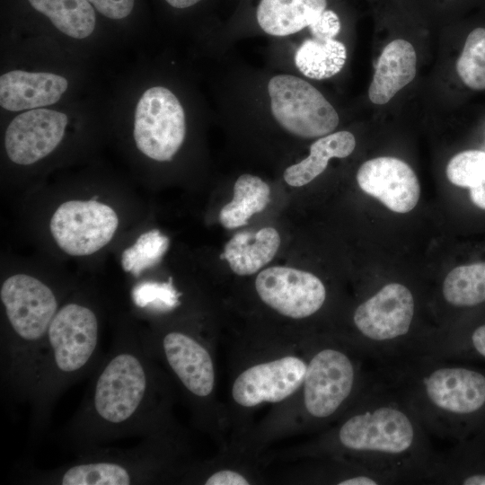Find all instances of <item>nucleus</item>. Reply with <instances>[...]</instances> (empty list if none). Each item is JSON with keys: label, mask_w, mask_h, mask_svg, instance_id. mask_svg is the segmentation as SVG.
Returning a JSON list of instances; mask_svg holds the SVG:
<instances>
[{"label": "nucleus", "mask_w": 485, "mask_h": 485, "mask_svg": "<svg viewBox=\"0 0 485 485\" xmlns=\"http://www.w3.org/2000/svg\"><path fill=\"white\" fill-rule=\"evenodd\" d=\"M169 238L158 229L140 234L136 242L125 249L120 262L126 272L139 277L144 270L159 263L169 248Z\"/></svg>", "instance_id": "nucleus-26"}, {"label": "nucleus", "mask_w": 485, "mask_h": 485, "mask_svg": "<svg viewBox=\"0 0 485 485\" xmlns=\"http://www.w3.org/2000/svg\"><path fill=\"white\" fill-rule=\"evenodd\" d=\"M68 123L65 112L48 108L19 113L4 132L7 157L18 165H31L44 159L62 142Z\"/></svg>", "instance_id": "nucleus-14"}, {"label": "nucleus", "mask_w": 485, "mask_h": 485, "mask_svg": "<svg viewBox=\"0 0 485 485\" xmlns=\"http://www.w3.org/2000/svg\"><path fill=\"white\" fill-rule=\"evenodd\" d=\"M68 86L62 75L10 70L0 76V106L8 111L46 108L58 102Z\"/></svg>", "instance_id": "nucleus-16"}, {"label": "nucleus", "mask_w": 485, "mask_h": 485, "mask_svg": "<svg viewBox=\"0 0 485 485\" xmlns=\"http://www.w3.org/2000/svg\"><path fill=\"white\" fill-rule=\"evenodd\" d=\"M100 13L112 20L128 17L133 8L135 0H87Z\"/></svg>", "instance_id": "nucleus-32"}, {"label": "nucleus", "mask_w": 485, "mask_h": 485, "mask_svg": "<svg viewBox=\"0 0 485 485\" xmlns=\"http://www.w3.org/2000/svg\"><path fill=\"white\" fill-rule=\"evenodd\" d=\"M183 481L205 485H250L256 483L252 472L243 465L220 464L218 461L185 468Z\"/></svg>", "instance_id": "nucleus-28"}, {"label": "nucleus", "mask_w": 485, "mask_h": 485, "mask_svg": "<svg viewBox=\"0 0 485 485\" xmlns=\"http://www.w3.org/2000/svg\"><path fill=\"white\" fill-rule=\"evenodd\" d=\"M144 340L182 392L198 425L216 433L221 417L216 403V370L212 343L178 328Z\"/></svg>", "instance_id": "nucleus-8"}, {"label": "nucleus", "mask_w": 485, "mask_h": 485, "mask_svg": "<svg viewBox=\"0 0 485 485\" xmlns=\"http://www.w3.org/2000/svg\"><path fill=\"white\" fill-rule=\"evenodd\" d=\"M294 58L297 69L304 76L322 80L337 75L343 68L347 49L335 39L319 40L312 38L299 45Z\"/></svg>", "instance_id": "nucleus-24"}, {"label": "nucleus", "mask_w": 485, "mask_h": 485, "mask_svg": "<svg viewBox=\"0 0 485 485\" xmlns=\"http://www.w3.org/2000/svg\"><path fill=\"white\" fill-rule=\"evenodd\" d=\"M270 188L259 176L245 173L234 185L233 199L219 213V222L226 229L246 225L251 216L266 208Z\"/></svg>", "instance_id": "nucleus-22"}, {"label": "nucleus", "mask_w": 485, "mask_h": 485, "mask_svg": "<svg viewBox=\"0 0 485 485\" xmlns=\"http://www.w3.org/2000/svg\"><path fill=\"white\" fill-rule=\"evenodd\" d=\"M259 352L236 369L231 382V404L238 415L287 401L300 388L306 373L304 340L263 343Z\"/></svg>", "instance_id": "nucleus-9"}, {"label": "nucleus", "mask_w": 485, "mask_h": 485, "mask_svg": "<svg viewBox=\"0 0 485 485\" xmlns=\"http://www.w3.org/2000/svg\"><path fill=\"white\" fill-rule=\"evenodd\" d=\"M269 110L289 134L315 138L332 133L339 125L337 110L324 95L304 79L278 74L267 84Z\"/></svg>", "instance_id": "nucleus-10"}, {"label": "nucleus", "mask_w": 485, "mask_h": 485, "mask_svg": "<svg viewBox=\"0 0 485 485\" xmlns=\"http://www.w3.org/2000/svg\"><path fill=\"white\" fill-rule=\"evenodd\" d=\"M304 344L307 368L300 388L243 436V445L253 454L287 435L324 430L376 378L364 366L366 357L336 335L313 337Z\"/></svg>", "instance_id": "nucleus-3"}, {"label": "nucleus", "mask_w": 485, "mask_h": 485, "mask_svg": "<svg viewBox=\"0 0 485 485\" xmlns=\"http://www.w3.org/2000/svg\"><path fill=\"white\" fill-rule=\"evenodd\" d=\"M119 226L116 211L94 200H67L51 216L49 230L57 245L70 256L93 254L107 245Z\"/></svg>", "instance_id": "nucleus-12"}, {"label": "nucleus", "mask_w": 485, "mask_h": 485, "mask_svg": "<svg viewBox=\"0 0 485 485\" xmlns=\"http://www.w3.org/2000/svg\"><path fill=\"white\" fill-rule=\"evenodd\" d=\"M322 431L288 456L346 459L401 484L426 483L437 455L416 413L380 375Z\"/></svg>", "instance_id": "nucleus-2"}, {"label": "nucleus", "mask_w": 485, "mask_h": 485, "mask_svg": "<svg viewBox=\"0 0 485 485\" xmlns=\"http://www.w3.org/2000/svg\"><path fill=\"white\" fill-rule=\"evenodd\" d=\"M469 341L474 352L485 358V323L472 330Z\"/></svg>", "instance_id": "nucleus-33"}, {"label": "nucleus", "mask_w": 485, "mask_h": 485, "mask_svg": "<svg viewBox=\"0 0 485 485\" xmlns=\"http://www.w3.org/2000/svg\"><path fill=\"white\" fill-rule=\"evenodd\" d=\"M255 290L260 301L278 314L304 320L322 310L327 289L314 274L284 266L261 270L255 278Z\"/></svg>", "instance_id": "nucleus-13"}, {"label": "nucleus", "mask_w": 485, "mask_h": 485, "mask_svg": "<svg viewBox=\"0 0 485 485\" xmlns=\"http://www.w3.org/2000/svg\"><path fill=\"white\" fill-rule=\"evenodd\" d=\"M357 181L366 194L377 198L396 213L412 210L420 196V185L411 167L404 161L380 156L365 162L358 169Z\"/></svg>", "instance_id": "nucleus-15"}, {"label": "nucleus", "mask_w": 485, "mask_h": 485, "mask_svg": "<svg viewBox=\"0 0 485 485\" xmlns=\"http://www.w3.org/2000/svg\"><path fill=\"white\" fill-rule=\"evenodd\" d=\"M60 32L75 40L90 37L96 26L93 6L87 0H28Z\"/></svg>", "instance_id": "nucleus-21"}, {"label": "nucleus", "mask_w": 485, "mask_h": 485, "mask_svg": "<svg viewBox=\"0 0 485 485\" xmlns=\"http://www.w3.org/2000/svg\"><path fill=\"white\" fill-rule=\"evenodd\" d=\"M176 431L146 436L138 445L124 451L100 447L82 453L74 463L38 472L31 481L57 485H130L168 481L184 471L176 463L182 449Z\"/></svg>", "instance_id": "nucleus-7"}, {"label": "nucleus", "mask_w": 485, "mask_h": 485, "mask_svg": "<svg viewBox=\"0 0 485 485\" xmlns=\"http://www.w3.org/2000/svg\"><path fill=\"white\" fill-rule=\"evenodd\" d=\"M5 329L1 338V380L5 391L28 401L36 363L60 307L55 290L37 277L16 273L1 284Z\"/></svg>", "instance_id": "nucleus-6"}, {"label": "nucleus", "mask_w": 485, "mask_h": 485, "mask_svg": "<svg viewBox=\"0 0 485 485\" xmlns=\"http://www.w3.org/2000/svg\"><path fill=\"white\" fill-rule=\"evenodd\" d=\"M355 147L356 138L349 131L341 130L321 137L311 145L307 157L284 171V180L292 187L306 185L324 172L331 158L348 157Z\"/></svg>", "instance_id": "nucleus-20"}, {"label": "nucleus", "mask_w": 485, "mask_h": 485, "mask_svg": "<svg viewBox=\"0 0 485 485\" xmlns=\"http://www.w3.org/2000/svg\"><path fill=\"white\" fill-rule=\"evenodd\" d=\"M173 391L144 338L119 333L68 422L65 439L80 453L140 435L175 431L171 416Z\"/></svg>", "instance_id": "nucleus-1"}, {"label": "nucleus", "mask_w": 485, "mask_h": 485, "mask_svg": "<svg viewBox=\"0 0 485 485\" xmlns=\"http://www.w3.org/2000/svg\"><path fill=\"white\" fill-rule=\"evenodd\" d=\"M100 322L95 310L82 302L60 305L48 327L39 355L28 402L32 425L43 428L57 399L101 360Z\"/></svg>", "instance_id": "nucleus-5"}, {"label": "nucleus", "mask_w": 485, "mask_h": 485, "mask_svg": "<svg viewBox=\"0 0 485 485\" xmlns=\"http://www.w3.org/2000/svg\"><path fill=\"white\" fill-rule=\"evenodd\" d=\"M164 1L173 8L185 9L198 4L201 0H164Z\"/></svg>", "instance_id": "nucleus-35"}, {"label": "nucleus", "mask_w": 485, "mask_h": 485, "mask_svg": "<svg viewBox=\"0 0 485 485\" xmlns=\"http://www.w3.org/2000/svg\"><path fill=\"white\" fill-rule=\"evenodd\" d=\"M378 364L379 375L416 413L430 436L461 432L464 419L485 408V375L450 359L406 354Z\"/></svg>", "instance_id": "nucleus-4"}, {"label": "nucleus", "mask_w": 485, "mask_h": 485, "mask_svg": "<svg viewBox=\"0 0 485 485\" xmlns=\"http://www.w3.org/2000/svg\"><path fill=\"white\" fill-rule=\"evenodd\" d=\"M443 301L451 307H473L485 302V261L461 265L445 276Z\"/></svg>", "instance_id": "nucleus-25"}, {"label": "nucleus", "mask_w": 485, "mask_h": 485, "mask_svg": "<svg viewBox=\"0 0 485 485\" xmlns=\"http://www.w3.org/2000/svg\"><path fill=\"white\" fill-rule=\"evenodd\" d=\"M456 71L469 88L485 90V28L470 32L456 62Z\"/></svg>", "instance_id": "nucleus-27"}, {"label": "nucleus", "mask_w": 485, "mask_h": 485, "mask_svg": "<svg viewBox=\"0 0 485 485\" xmlns=\"http://www.w3.org/2000/svg\"><path fill=\"white\" fill-rule=\"evenodd\" d=\"M311 465L305 481L335 485L396 484L389 476L367 466L335 457L307 458Z\"/></svg>", "instance_id": "nucleus-23"}, {"label": "nucleus", "mask_w": 485, "mask_h": 485, "mask_svg": "<svg viewBox=\"0 0 485 485\" xmlns=\"http://www.w3.org/2000/svg\"><path fill=\"white\" fill-rule=\"evenodd\" d=\"M308 28L313 39L327 40L336 38L341 25L336 13L332 10H324Z\"/></svg>", "instance_id": "nucleus-31"}, {"label": "nucleus", "mask_w": 485, "mask_h": 485, "mask_svg": "<svg viewBox=\"0 0 485 485\" xmlns=\"http://www.w3.org/2000/svg\"><path fill=\"white\" fill-rule=\"evenodd\" d=\"M417 55L409 41L397 39L383 49L368 89L370 101L375 104L387 103L416 75Z\"/></svg>", "instance_id": "nucleus-17"}, {"label": "nucleus", "mask_w": 485, "mask_h": 485, "mask_svg": "<svg viewBox=\"0 0 485 485\" xmlns=\"http://www.w3.org/2000/svg\"><path fill=\"white\" fill-rule=\"evenodd\" d=\"M181 294L170 279L165 282L143 281L131 291L133 304L142 309L167 313L180 304Z\"/></svg>", "instance_id": "nucleus-29"}, {"label": "nucleus", "mask_w": 485, "mask_h": 485, "mask_svg": "<svg viewBox=\"0 0 485 485\" xmlns=\"http://www.w3.org/2000/svg\"><path fill=\"white\" fill-rule=\"evenodd\" d=\"M280 245V236L273 227L257 232L235 234L225 245L222 258L238 276H250L270 262Z\"/></svg>", "instance_id": "nucleus-18"}, {"label": "nucleus", "mask_w": 485, "mask_h": 485, "mask_svg": "<svg viewBox=\"0 0 485 485\" xmlns=\"http://www.w3.org/2000/svg\"><path fill=\"white\" fill-rule=\"evenodd\" d=\"M446 176L451 183L462 188H472L485 180V152L463 151L448 162Z\"/></svg>", "instance_id": "nucleus-30"}, {"label": "nucleus", "mask_w": 485, "mask_h": 485, "mask_svg": "<svg viewBox=\"0 0 485 485\" xmlns=\"http://www.w3.org/2000/svg\"><path fill=\"white\" fill-rule=\"evenodd\" d=\"M187 131L185 110L168 87L153 85L138 98L133 120L137 148L156 162L171 161L181 147Z\"/></svg>", "instance_id": "nucleus-11"}, {"label": "nucleus", "mask_w": 485, "mask_h": 485, "mask_svg": "<svg viewBox=\"0 0 485 485\" xmlns=\"http://www.w3.org/2000/svg\"><path fill=\"white\" fill-rule=\"evenodd\" d=\"M470 198L475 206L485 210V180L470 189Z\"/></svg>", "instance_id": "nucleus-34"}, {"label": "nucleus", "mask_w": 485, "mask_h": 485, "mask_svg": "<svg viewBox=\"0 0 485 485\" xmlns=\"http://www.w3.org/2000/svg\"><path fill=\"white\" fill-rule=\"evenodd\" d=\"M326 6L327 0H260L256 19L265 33L285 37L308 27Z\"/></svg>", "instance_id": "nucleus-19"}]
</instances>
